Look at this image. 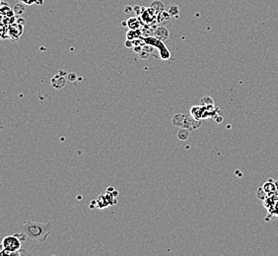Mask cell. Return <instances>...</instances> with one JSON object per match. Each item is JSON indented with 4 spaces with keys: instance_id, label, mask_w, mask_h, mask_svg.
Listing matches in <instances>:
<instances>
[{
    "instance_id": "6da1fadb",
    "label": "cell",
    "mask_w": 278,
    "mask_h": 256,
    "mask_svg": "<svg viewBox=\"0 0 278 256\" xmlns=\"http://www.w3.org/2000/svg\"><path fill=\"white\" fill-rule=\"evenodd\" d=\"M50 223H40L35 221H27L21 226L20 232L25 236L26 240L37 243H42L47 240L51 232Z\"/></svg>"
},
{
    "instance_id": "7a4b0ae2",
    "label": "cell",
    "mask_w": 278,
    "mask_h": 256,
    "mask_svg": "<svg viewBox=\"0 0 278 256\" xmlns=\"http://www.w3.org/2000/svg\"><path fill=\"white\" fill-rule=\"evenodd\" d=\"M26 242V238L22 232L15 233L13 235H8L3 238L2 240V247L3 251L1 255H20L22 252V242Z\"/></svg>"
},
{
    "instance_id": "3957f363",
    "label": "cell",
    "mask_w": 278,
    "mask_h": 256,
    "mask_svg": "<svg viewBox=\"0 0 278 256\" xmlns=\"http://www.w3.org/2000/svg\"><path fill=\"white\" fill-rule=\"evenodd\" d=\"M142 39H143V40L145 41V43L148 44L149 46H153V47L158 48L159 51H160V56L164 60H167V59L170 58L171 53H170V51H169V50L167 48V46L163 43V40L157 39L156 37H150V36L144 37H142Z\"/></svg>"
},
{
    "instance_id": "277c9868",
    "label": "cell",
    "mask_w": 278,
    "mask_h": 256,
    "mask_svg": "<svg viewBox=\"0 0 278 256\" xmlns=\"http://www.w3.org/2000/svg\"><path fill=\"white\" fill-rule=\"evenodd\" d=\"M157 17V13L155 12L152 7H149V8H144L143 12L141 13V18H142V22L145 24H152V22L155 20V18Z\"/></svg>"
},
{
    "instance_id": "5b68a950",
    "label": "cell",
    "mask_w": 278,
    "mask_h": 256,
    "mask_svg": "<svg viewBox=\"0 0 278 256\" xmlns=\"http://www.w3.org/2000/svg\"><path fill=\"white\" fill-rule=\"evenodd\" d=\"M154 35L156 36L157 39H159L161 40H164L168 39L169 36V32L166 28H158L155 32H154Z\"/></svg>"
},
{
    "instance_id": "8992f818",
    "label": "cell",
    "mask_w": 278,
    "mask_h": 256,
    "mask_svg": "<svg viewBox=\"0 0 278 256\" xmlns=\"http://www.w3.org/2000/svg\"><path fill=\"white\" fill-rule=\"evenodd\" d=\"M143 24V22L141 20H139L138 18H130L128 21H127V25H128V27L130 30H138L140 28V25Z\"/></svg>"
},
{
    "instance_id": "52a82bcc",
    "label": "cell",
    "mask_w": 278,
    "mask_h": 256,
    "mask_svg": "<svg viewBox=\"0 0 278 256\" xmlns=\"http://www.w3.org/2000/svg\"><path fill=\"white\" fill-rule=\"evenodd\" d=\"M273 219H278V201L276 202L274 208L270 211V212L267 213V216H266V218H265L266 221L273 220Z\"/></svg>"
},
{
    "instance_id": "ba28073f",
    "label": "cell",
    "mask_w": 278,
    "mask_h": 256,
    "mask_svg": "<svg viewBox=\"0 0 278 256\" xmlns=\"http://www.w3.org/2000/svg\"><path fill=\"white\" fill-rule=\"evenodd\" d=\"M127 37H128V40H133L135 39H139V37H141V31L140 30H130V31L126 34Z\"/></svg>"
},
{
    "instance_id": "9c48e42d",
    "label": "cell",
    "mask_w": 278,
    "mask_h": 256,
    "mask_svg": "<svg viewBox=\"0 0 278 256\" xmlns=\"http://www.w3.org/2000/svg\"><path fill=\"white\" fill-rule=\"evenodd\" d=\"M151 7L155 10V12L157 14L161 13L162 12V10H164V4L161 1H154L151 4Z\"/></svg>"
},
{
    "instance_id": "30bf717a",
    "label": "cell",
    "mask_w": 278,
    "mask_h": 256,
    "mask_svg": "<svg viewBox=\"0 0 278 256\" xmlns=\"http://www.w3.org/2000/svg\"><path fill=\"white\" fill-rule=\"evenodd\" d=\"M125 46H127V47H131V46H133V43H132V40H129L125 41Z\"/></svg>"
},
{
    "instance_id": "8fae6325",
    "label": "cell",
    "mask_w": 278,
    "mask_h": 256,
    "mask_svg": "<svg viewBox=\"0 0 278 256\" xmlns=\"http://www.w3.org/2000/svg\"><path fill=\"white\" fill-rule=\"evenodd\" d=\"M130 10V7H127V8H125V11H126V13H129L128 11Z\"/></svg>"
}]
</instances>
